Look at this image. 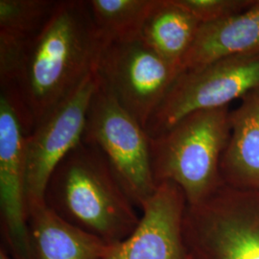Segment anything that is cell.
<instances>
[{
	"label": "cell",
	"instance_id": "cell-1",
	"mask_svg": "<svg viewBox=\"0 0 259 259\" xmlns=\"http://www.w3.org/2000/svg\"><path fill=\"white\" fill-rule=\"evenodd\" d=\"M105 46L89 1H58L45 26L31 39L19 77L10 85L33 129L97 70Z\"/></svg>",
	"mask_w": 259,
	"mask_h": 259
},
{
	"label": "cell",
	"instance_id": "cell-2",
	"mask_svg": "<svg viewBox=\"0 0 259 259\" xmlns=\"http://www.w3.org/2000/svg\"><path fill=\"white\" fill-rule=\"evenodd\" d=\"M45 203L65 222L109 245L126 240L140 221L107 158L83 141L56 167Z\"/></svg>",
	"mask_w": 259,
	"mask_h": 259
},
{
	"label": "cell",
	"instance_id": "cell-3",
	"mask_svg": "<svg viewBox=\"0 0 259 259\" xmlns=\"http://www.w3.org/2000/svg\"><path fill=\"white\" fill-rule=\"evenodd\" d=\"M229 107L193 112L150 138L151 168L157 185L173 182L188 205L207 199L223 184L220 163L231 137Z\"/></svg>",
	"mask_w": 259,
	"mask_h": 259
},
{
	"label": "cell",
	"instance_id": "cell-4",
	"mask_svg": "<svg viewBox=\"0 0 259 259\" xmlns=\"http://www.w3.org/2000/svg\"><path fill=\"white\" fill-rule=\"evenodd\" d=\"M183 237L185 259H259V192L223 185L187 204Z\"/></svg>",
	"mask_w": 259,
	"mask_h": 259
},
{
	"label": "cell",
	"instance_id": "cell-5",
	"mask_svg": "<svg viewBox=\"0 0 259 259\" xmlns=\"http://www.w3.org/2000/svg\"><path fill=\"white\" fill-rule=\"evenodd\" d=\"M82 141L102 153L132 202L141 210L157 187L151 168L150 137L101 80L93 93Z\"/></svg>",
	"mask_w": 259,
	"mask_h": 259
},
{
	"label": "cell",
	"instance_id": "cell-6",
	"mask_svg": "<svg viewBox=\"0 0 259 259\" xmlns=\"http://www.w3.org/2000/svg\"><path fill=\"white\" fill-rule=\"evenodd\" d=\"M259 90V55L232 56L182 72L146 126L150 138L199 111L229 107Z\"/></svg>",
	"mask_w": 259,
	"mask_h": 259
},
{
	"label": "cell",
	"instance_id": "cell-7",
	"mask_svg": "<svg viewBox=\"0 0 259 259\" xmlns=\"http://www.w3.org/2000/svg\"><path fill=\"white\" fill-rule=\"evenodd\" d=\"M33 124L13 87L0 93V218L2 245L13 259H34L28 230L26 143Z\"/></svg>",
	"mask_w": 259,
	"mask_h": 259
},
{
	"label": "cell",
	"instance_id": "cell-8",
	"mask_svg": "<svg viewBox=\"0 0 259 259\" xmlns=\"http://www.w3.org/2000/svg\"><path fill=\"white\" fill-rule=\"evenodd\" d=\"M97 73L121 107L146 129L181 70L137 37L108 42Z\"/></svg>",
	"mask_w": 259,
	"mask_h": 259
},
{
	"label": "cell",
	"instance_id": "cell-9",
	"mask_svg": "<svg viewBox=\"0 0 259 259\" xmlns=\"http://www.w3.org/2000/svg\"><path fill=\"white\" fill-rule=\"evenodd\" d=\"M99 83L96 70L28 135L27 208L46 204L45 194L49 178L66 155L82 142L89 108Z\"/></svg>",
	"mask_w": 259,
	"mask_h": 259
},
{
	"label": "cell",
	"instance_id": "cell-10",
	"mask_svg": "<svg viewBox=\"0 0 259 259\" xmlns=\"http://www.w3.org/2000/svg\"><path fill=\"white\" fill-rule=\"evenodd\" d=\"M187 200L173 182L157 185L144 204L136 229L126 240L112 245L103 259H185L183 223Z\"/></svg>",
	"mask_w": 259,
	"mask_h": 259
},
{
	"label": "cell",
	"instance_id": "cell-11",
	"mask_svg": "<svg viewBox=\"0 0 259 259\" xmlns=\"http://www.w3.org/2000/svg\"><path fill=\"white\" fill-rule=\"evenodd\" d=\"M231 137L220 163L224 185L259 192V90L231 111Z\"/></svg>",
	"mask_w": 259,
	"mask_h": 259
},
{
	"label": "cell",
	"instance_id": "cell-12",
	"mask_svg": "<svg viewBox=\"0 0 259 259\" xmlns=\"http://www.w3.org/2000/svg\"><path fill=\"white\" fill-rule=\"evenodd\" d=\"M259 55V1L232 18L201 24L181 71L232 56Z\"/></svg>",
	"mask_w": 259,
	"mask_h": 259
},
{
	"label": "cell",
	"instance_id": "cell-13",
	"mask_svg": "<svg viewBox=\"0 0 259 259\" xmlns=\"http://www.w3.org/2000/svg\"><path fill=\"white\" fill-rule=\"evenodd\" d=\"M34 259H103L112 245L65 222L47 204L27 208Z\"/></svg>",
	"mask_w": 259,
	"mask_h": 259
},
{
	"label": "cell",
	"instance_id": "cell-14",
	"mask_svg": "<svg viewBox=\"0 0 259 259\" xmlns=\"http://www.w3.org/2000/svg\"><path fill=\"white\" fill-rule=\"evenodd\" d=\"M200 25L176 0H157L141 30L140 38L181 70L182 62L192 46Z\"/></svg>",
	"mask_w": 259,
	"mask_h": 259
},
{
	"label": "cell",
	"instance_id": "cell-15",
	"mask_svg": "<svg viewBox=\"0 0 259 259\" xmlns=\"http://www.w3.org/2000/svg\"><path fill=\"white\" fill-rule=\"evenodd\" d=\"M157 0H90L93 20L106 45L140 37Z\"/></svg>",
	"mask_w": 259,
	"mask_h": 259
},
{
	"label": "cell",
	"instance_id": "cell-16",
	"mask_svg": "<svg viewBox=\"0 0 259 259\" xmlns=\"http://www.w3.org/2000/svg\"><path fill=\"white\" fill-rule=\"evenodd\" d=\"M58 1L0 0V32L32 39L53 14Z\"/></svg>",
	"mask_w": 259,
	"mask_h": 259
},
{
	"label": "cell",
	"instance_id": "cell-17",
	"mask_svg": "<svg viewBox=\"0 0 259 259\" xmlns=\"http://www.w3.org/2000/svg\"><path fill=\"white\" fill-rule=\"evenodd\" d=\"M259 0H176L201 24L232 18L255 5Z\"/></svg>",
	"mask_w": 259,
	"mask_h": 259
},
{
	"label": "cell",
	"instance_id": "cell-18",
	"mask_svg": "<svg viewBox=\"0 0 259 259\" xmlns=\"http://www.w3.org/2000/svg\"><path fill=\"white\" fill-rule=\"evenodd\" d=\"M0 259H13L10 255L9 252L3 246H1V248H0Z\"/></svg>",
	"mask_w": 259,
	"mask_h": 259
}]
</instances>
